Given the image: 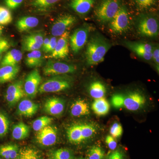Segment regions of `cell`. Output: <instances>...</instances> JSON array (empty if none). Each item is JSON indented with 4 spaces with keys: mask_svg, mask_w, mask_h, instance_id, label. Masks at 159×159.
I'll return each mask as SVG.
<instances>
[{
    "mask_svg": "<svg viewBox=\"0 0 159 159\" xmlns=\"http://www.w3.org/2000/svg\"><path fill=\"white\" fill-rule=\"evenodd\" d=\"M111 47L110 43L102 35L96 34L93 36L88 43L85 52L88 64L97 65L102 62Z\"/></svg>",
    "mask_w": 159,
    "mask_h": 159,
    "instance_id": "obj_1",
    "label": "cell"
},
{
    "mask_svg": "<svg viewBox=\"0 0 159 159\" xmlns=\"http://www.w3.org/2000/svg\"><path fill=\"white\" fill-rule=\"evenodd\" d=\"M146 102L145 96L136 91L126 94H115L111 98V103L114 107L124 108L132 111L142 108Z\"/></svg>",
    "mask_w": 159,
    "mask_h": 159,
    "instance_id": "obj_2",
    "label": "cell"
},
{
    "mask_svg": "<svg viewBox=\"0 0 159 159\" xmlns=\"http://www.w3.org/2000/svg\"><path fill=\"white\" fill-rule=\"evenodd\" d=\"M73 85V80L67 76H55L43 83L39 88L40 93H54L66 90Z\"/></svg>",
    "mask_w": 159,
    "mask_h": 159,
    "instance_id": "obj_3",
    "label": "cell"
},
{
    "mask_svg": "<svg viewBox=\"0 0 159 159\" xmlns=\"http://www.w3.org/2000/svg\"><path fill=\"white\" fill-rule=\"evenodd\" d=\"M120 6L121 0H102L95 10V15L100 22L110 23Z\"/></svg>",
    "mask_w": 159,
    "mask_h": 159,
    "instance_id": "obj_4",
    "label": "cell"
},
{
    "mask_svg": "<svg viewBox=\"0 0 159 159\" xmlns=\"http://www.w3.org/2000/svg\"><path fill=\"white\" fill-rule=\"evenodd\" d=\"M130 22L127 8L121 6L116 14L109 23L111 31L115 34H121L129 29Z\"/></svg>",
    "mask_w": 159,
    "mask_h": 159,
    "instance_id": "obj_5",
    "label": "cell"
},
{
    "mask_svg": "<svg viewBox=\"0 0 159 159\" xmlns=\"http://www.w3.org/2000/svg\"><path fill=\"white\" fill-rule=\"evenodd\" d=\"M139 34L145 37H156L159 34V24L157 20L153 16L143 15L138 22Z\"/></svg>",
    "mask_w": 159,
    "mask_h": 159,
    "instance_id": "obj_6",
    "label": "cell"
},
{
    "mask_svg": "<svg viewBox=\"0 0 159 159\" xmlns=\"http://www.w3.org/2000/svg\"><path fill=\"white\" fill-rule=\"evenodd\" d=\"M77 70L74 65L61 61L50 60L43 68L44 74L46 76H58L62 74H72Z\"/></svg>",
    "mask_w": 159,
    "mask_h": 159,
    "instance_id": "obj_7",
    "label": "cell"
},
{
    "mask_svg": "<svg viewBox=\"0 0 159 159\" xmlns=\"http://www.w3.org/2000/svg\"><path fill=\"white\" fill-rule=\"evenodd\" d=\"M90 27L84 26L76 29L69 37L71 50L74 54H77L84 48L88 39Z\"/></svg>",
    "mask_w": 159,
    "mask_h": 159,
    "instance_id": "obj_8",
    "label": "cell"
},
{
    "mask_svg": "<svg viewBox=\"0 0 159 159\" xmlns=\"http://www.w3.org/2000/svg\"><path fill=\"white\" fill-rule=\"evenodd\" d=\"M41 81L42 77L37 69H34L28 74L24 84V91L27 97L33 98L36 96Z\"/></svg>",
    "mask_w": 159,
    "mask_h": 159,
    "instance_id": "obj_9",
    "label": "cell"
},
{
    "mask_svg": "<svg viewBox=\"0 0 159 159\" xmlns=\"http://www.w3.org/2000/svg\"><path fill=\"white\" fill-rule=\"evenodd\" d=\"M24 81L21 80L13 82L6 90V99L10 107H12L25 95L24 89Z\"/></svg>",
    "mask_w": 159,
    "mask_h": 159,
    "instance_id": "obj_10",
    "label": "cell"
},
{
    "mask_svg": "<svg viewBox=\"0 0 159 159\" xmlns=\"http://www.w3.org/2000/svg\"><path fill=\"white\" fill-rule=\"evenodd\" d=\"M77 21V18L71 14H65L55 20L51 28V34L54 36H61L67 31Z\"/></svg>",
    "mask_w": 159,
    "mask_h": 159,
    "instance_id": "obj_11",
    "label": "cell"
},
{
    "mask_svg": "<svg viewBox=\"0 0 159 159\" xmlns=\"http://www.w3.org/2000/svg\"><path fill=\"white\" fill-rule=\"evenodd\" d=\"M57 130L55 127L49 125L38 132L36 142L43 146L48 147L57 142Z\"/></svg>",
    "mask_w": 159,
    "mask_h": 159,
    "instance_id": "obj_12",
    "label": "cell"
},
{
    "mask_svg": "<svg viewBox=\"0 0 159 159\" xmlns=\"http://www.w3.org/2000/svg\"><path fill=\"white\" fill-rule=\"evenodd\" d=\"M125 45L139 57L145 60L149 61L152 59V46L146 43L125 41Z\"/></svg>",
    "mask_w": 159,
    "mask_h": 159,
    "instance_id": "obj_13",
    "label": "cell"
},
{
    "mask_svg": "<svg viewBox=\"0 0 159 159\" xmlns=\"http://www.w3.org/2000/svg\"><path fill=\"white\" fill-rule=\"evenodd\" d=\"M69 37L70 32L68 31H66L61 35L57 41L55 49L51 52L50 57L55 59H62L67 57L69 53Z\"/></svg>",
    "mask_w": 159,
    "mask_h": 159,
    "instance_id": "obj_14",
    "label": "cell"
},
{
    "mask_svg": "<svg viewBox=\"0 0 159 159\" xmlns=\"http://www.w3.org/2000/svg\"><path fill=\"white\" fill-rule=\"evenodd\" d=\"M65 107V103L62 99L58 97H51L46 100L44 110L47 114L58 116L63 113Z\"/></svg>",
    "mask_w": 159,
    "mask_h": 159,
    "instance_id": "obj_15",
    "label": "cell"
},
{
    "mask_svg": "<svg viewBox=\"0 0 159 159\" xmlns=\"http://www.w3.org/2000/svg\"><path fill=\"white\" fill-rule=\"evenodd\" d=\"M39 105L30 99H25L20 102L17 109L18 115L25 117L34 116L38 111Z\"/></svg>",
    "mask_w": 159,
    "mask_h": 159,
    "instance_id": "obj_16",
    "label": "cell"
},
{
    "mask_svg": "<svg viewBox=\"0 0 159 159\" xmlns=\"http://www.w3.org/2000/svg\"><path fill=\"white\" fill-rule=\"evenodd\" d=\"M70 112L71 116L75 117L89 115L90 114V109L88 103L84 99H77L71 105Z\"/></svg>",
    "mask_w": 159,
    "mask_h": 159,
    "instance_id": "obj_17",
    "label": "cell"
},
{
    "mask_svg": "<svg viewBox=\"0 0 159 159\" xmlns=\"http://www.w3.org/2000/svg\"><path fill=\"white\" fill-rule=\"evenodd\" d=\"M18 65L2 66L0 68V84L6 83L15 79L19 72Z\"/></svg>",
    "mask_w": 159,
    "mask_h": 159,
    "instance_id": "obj_18",
    "label": "cell"
},
{
    "mask_svg": "<svg viewBox=\"0 0 159 159\" xmlns=\"http://www.w3.org/2000/svg\"><path fill=\"white\" fill-rule=\"evenodd\" d=\"M95 3V0H71L70 6L75 12L80 15L87 14Z\"/></svg>",
    "mask_w": 159,
    "mask_h": 159,
    "instance_id": "obj_19",
    "label": "cell"
},
{
    "mask_svg": "<svg viewBox=\"0 0 159 159\" xmlns=\"http://www.w3.org/2000/svg\"><path fill=\"white\" fill-rule=\"evenodd\" d=\"M23 54L21 51L13 49L7 52L1 61V66L18 65L21 61Z\"/></svg>",
    "mask_w": 159,
    "mask_h": 159,
    "instance_id": "obj_20",
    "label": "cell"
},
{
    "mask_svg": "<svg viewBox=\"0 0 159 159\" xmlns=\"http://www.w3.org/2000/svg\"><path fill=\"white\" fill-rule=\"evenodd\" d=\"M39 20L37 18L32 16L21 17L16 23V27L20 32L29 31L38 26Z\"/></svg>",
    "mask_w": 159,
    "mask_h": 159,
    "instance_id": "obj_21",
    "label": "cell"
},
{
    "mask_svg": "<svg viewBox=\"0 0 159 159\" xmlns=\"http://www.w3.org/2000/svg\"><path fill=\"white\" fill-rule=\"evenodd\" d=\"M20 149L16 144L0 145V158L4 159H18Z\"/></svg>",
    "mask_w": 159,
    "mask_h": 159,
    "instance_id": "obj_22",
    "label": "cell"
},
{
    "mask_svg": "<svg viewBox=\"0 0 159 159\" xmlns=\"http://www.w3.org/2000/svg\"><path fill=\"white\" fill-rule=\"evenodd\" d=\"M110 105L104 97L95 99L92 105V109L94 113L98 116H103L107 115L109 111Z\"/></svg>",
    "mask_w": 159,
    "mask_h": 159,
    "instance_id": "obj_23",
    "label": "cell"
},
{
    "mask_svg": "<svg viewBox=\"0 0 159 159\" xmlns=\"http://www.w3.org/2000/svg\"><path fill=\"white\" fill-rule=\"evenodd\" d=\"M67 135L69 142L72 144L78 145L83 142L81 124H75L69 127L67 131Z\"/></svg>",
    "mask_w": 159,
    "mask_h": 159,
    "instance_id": "obj_24",
    "label": "cell"
},
{
    "mask_svg": "<svg viewBox=\"0 0 159 159\" xmlns=\"http://www.w3.org/2000/svg\"><path fill=\"white\" fill-rule=\"evenodd\" d=\"M44 58L41 51L35 50L27 54L25 58V64L29 68L39 67L43 65Z\"/></svg>",
    "mask_w": 159,
    "mask_h": 159,
    "instance_id": "obj_25",
    "label": "cell"
},
{
    "mask_svg": "<svg viewBox=\"0 0 159 159\" xmlns=\"http://www.w3.org/2000/svg\"><path fill=\"white\" fill-rule=\"evenodd\" d=\"M89 93L91 97L95 99L103 98L107 93L105 85L100 81H94L89 87Z\"/></svg>",
    "mask_w": 159,
    "mask_h": 159,
    "instance_id": "obj_26",
    "label": "cell"
},
{
    "mask_svg": "<svg viewBox=\"0 0 159 159\" xmlns=\"http://www.w3.org/2000/svg\"><path fill=\"white\" fill-rule=\"evenodd\" d=\"M30 127L23 122H20L14 125L12 129V136L16 140H21L29 137Z\"/></svg>",
    "mask_w": 159,
    "mask_h": 159,
    "instance_id": "obj_27",
    "label": "cell"
},
{
    "mask_svg": "<svg viewBox=\"0 0 159 159\" xmlns=\"http://www.w3.org/2000/svg\"><path fill=\"white\" fill-rule=\"evenodd\" d=\"M18 159H41L39 153L34 148L25 147L20 149Z\"/></svg>",
    "mask_w": 159,
    "mask_h": 159,
    "instance_id": "obj_28",
    "label": "cell"
},
{
    "mask_svg": "<svg viewBox=\"0 0 159 159\" xmlns=\"http://www.w3.org/2000/svg\"><path fill=\"white\" fill-rule=\"evenodd\" d=\"M53 121V119L47 116H43L34 120L32 124V128L35 131L38 132L50 125Z\"/></svg>",
    "mask_w": 159,
    "mask_h": 159,
    "instance_id": "obj_29",
    "label": "cell"
},
{
    "mask_svg": "<svg viewBox=\"0 0 159 159\" xmlns=\"http://www.w3.org/2000/svg\"><path fill=\"white\" fill-rule=\"evenodd\" d=\"M12 21L11 12L8 8L0 6V25H7Z\"/></svg>",
    "mask_w": 159,
    "mask_h": 159,
    "instance_id": "obj_30",
    "label": "cell"
},
{
    "mask_svg": "<svg viewBox=\"0 0 159 159\" xmlns=\"http://www.w3.org/2000/svg\"><path fill=\"white\" fill-rule=\"evenodd\" d=\"M9 121L8 117L0 111V138L4 137L9 131Z\"/></svg>",
    "mask_w": 159,
    "mask_h": 159,
    "instance_id": "obj_31",
    "label": "cell"
},
{
    "mask_svg": "<svg viewBox=\"0 0 159 159\" xmlns=\"http://www.w3.org/2000/svg\"><path fill=\"white\" fill-rule=\"evenodd\" d=\"M73 153L70 149L61 148L55 151L52 155V159H73Z\"/></svg>",
    "mask_w": 159,
    "mask_h": 159,
    "instance_id": "obj_32",
    "label": "cell"
},
{
    "mask_svg": "<svg viewBox=\"0 0 159 159\" xmlns=\"http://www.w3.org/2000/svg\"><path fill=\"white\" fill-rule=\"evenodd\" d=\"M42 47V46L41 45L28 38L27 36H25L23 39L22 47L25 51L31 52L35 50H39Z\"/></svg>",
    "mask_w": 159,
    "mask_h": 159,
    "instance_id": "obj_33",
    "label": "cell"
},
{
    "mask_svg": "<svg viewBox=\"0 0 159 159\" xmlns=\"http://www.w3.org/2000/svg\"><path fill=\"white\" fill-rule=\"evenodd\" d=\"M104 152L101 147L93 146L89 150L87 154L88 159H103Z\"/></svg>",
    "mask_w": 159,
    "mask_h": 159,
    "instance_id": "obj_34",
    "label": "cell"
},
{
    "mask_svg": "<svg viewBox=\"0 0 159 159\" xmlns=\"http://www.w3.org/2000/svg\"><path fill=\"white\" fill-rule=\"evenodd\" d=\"M60 0H33L32 6L39 9H47L56 4Z\"/></svg>",
    "mask_w": 159,
    "mask_h": 159,
    "instance_id": "obj_35",
    "label": "cell"
},
{
    "mask_svg": "<svg viewBox=\"0 0 159 159\" xmlns=\"http://www.w3.org/2000/svg\"><path fill=\"white\" fill-rule=\"evenodd\" d=\"M123 129L121 124L118 122H115L111 125L110 129L111 136L114 138H119L122 136Z\"/></svg>",
    "mask_w": 159,
    "mask_h": 159,
    "instance_id": "obj_36",
    "label": "cell"
},
{
    "mask_svg": "<svg viewBox=\"0 0 159 159\" xmlns=\"http://www.w3.org/2000/svg\"><path fill=\"white\" fill-rule=\"evenodd\" d=\"M137 6L142 9H148L154 6L156 0H135Z\"/></svg>",
    "mask_w": 159,
    "mask_h": 159,
    "instance_id": "obj_37",
    "label": "cell"
},
{
    "mask_svg": "<svg viewBox=\"0 0 159 159\" xmlns=\"http://www.w3.org/2000/svg\"><path fill=\"white\" fill-rule=\"evenodd\" d=\"M26 36L28 38L34 41L35 42L42 46L44 41L43 34L42 33H40V32H35V33H32V34H30L29 35Z\"/></svg>",
    "mask_w": 159,
    "mask_h": 159,
    "instance_id": "obj_38",
    "label": "cell"
},
{
    "mask_svg": "<svg viewBox=\"0 0 159 159\" xmlns=\"http://www.w3.org/2000/svg\"><path fill=\"white\" fill-rule=\"evenodd\" d=\"M24 0H5V4L9 9L14 10L20 6Z\"/></svg>",
    "mask_w": 159,
    "mask_h": 159,
    "instance_id": "obj_39",
    "label": "cell"
},
{
    "mask_svg": "<svg viewBox=\"0 0 159 159\" xmlns=\"http://www.w3.org/2000/svg\"><path fill=\"white\" fill-rule=\"evenodd\" d=\"M10 47V44L7 40L0 39V61H1L3 54L8 51Z\"/></svg>",
    "mask_w": 159,
    "mask_h": 159,
    "instance_id": "obj_40",
    "label": "cell"
},
{
    "mask_svg": "<svg viewBox=\"0 0 159 159\" xmlns=\"http://www.w3.org/2000/svg\"><path fill=\"white\" fill-rule=\"evenodd\" d=\"M106 143L111 150H114L116 148L117 143L115 138L111 135H108L106 138Z\"/></svg>",
    "mask_w": 159,
    "mask_h": 159,
    "instance_id": "obj_41",
    "label": "cell"
},
{
    "mask_svg": "<svg viewBox=\"0 0 159 159\" xmlns=\"http://www.w3.org/2000/svg\"><path fill=\"white\" fill-rule=\"evenodd\" d=\"M57 38L55 36H53L50 39V42L48 48L46 49V51H44L45 53H48L50 52H52L54 51L57 44Z\"/></svg>",
    "mask_w": 159,
    "mask_h": 159,
    "instance_id": "obj_42",
    "label": "cell"
},
{
    "mask_svg": "<svg viewBox=\"0 0 159 159\" xmlns=\"http://www.w3.org/2000/svg\"><path fill=\"white\" fill-rule=\"evenodd\" d=\"M152 59L153 58L155 63L157 67L159 70V49L158 48H155L152 50Z\"/></svg>",
    "mask_w": 159,
    "mask_h": 159,
    "instance_id": "obj_43",
    "label": "cell"
},
{
    "mask_svg": "<svg viewBox=\"0 0 159 159\" xmlns=\"http://www.w3.org/2000/svg\"><path fill=\"white\" fill-rule=\"evenodd\" d=\"M107 159H124V157L121 152L117 150L111 153Z\"/></svg>",
    "mask_w": 159,
    "mask_h": 159,
    "instance_id": "obj_44",
    "label": "cell"
},
{
    "mask_svg": "<svg viewBox=\"0 0 159 159\" xmlns=\"http://www.w3.org/2000/svg\"><path fill=\"white\" fill-rule=\"evenodd\" d=\"M50 39L48 38H46L44 39L42 47V49L43 51L44 52L46 51V49L48 48V46L49 42H50Z\"/></svg>",
    "mask_w": 159,
    "mask_h": 159,
    "instance_id": "obj_45",
    "label": "cell"
},
{
    "mask_svg": "<svg viewBox=\"0 0 159 159\" xmlns=\"http://www.w3.org/2000/svg\"><path fill=\"white\" fill-rule=\"evenodd\" d=\"M2 27L1 25H0V38H1V36H2Z\"/></svg>",
    "mask_w": 159,
    "mask_h": 159,
    "instance_id": "obj_46",
    "label": "cell"
},
{
    "mask_svg": "<svg viewBox=\"0 0 159 159\" xmlns=\"http://www.w3.org/2000/svg\"><path fill=\"white\" fill-rule=\"evenodd\" d=\"M84 159V158H79V159Z\"/></svg>",
    "mask_w": 159,
    "mask_h": 159,
    "instance_id": "obj_47",
    "label": "cell"
},
{
    "mask_svg": "<svg viewBox=\"0 0 159 159\" xmlns=\"http://www.w3.org/2000/svg\"><path fill=\"white\" fill-rule=\"evenodd\" d=\"M0 159H4L2 158H0Z\"/></svg>",
    "mask_w": 159,
    "mask_h": 159,
    "instance_id": "obj_48",
    "label": "cell"
}]
</instances>
